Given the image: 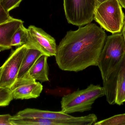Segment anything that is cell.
I'll use <instances>...</instances> for the list:
<instances>
[{
  "instance_id": "obj_1",
  "label": "cell",
  "mask_w": 125,
  "mask_h": 125,
  "mask_svg": "<svg viewBox=\"0 0 125 125\" xmlns=\"http://www.w3.org/2000/svg\"><path fill=\"white\" fill-rule=\"evenodd\" d=\"M106 38L105 31L95 23L67 32L57 46L55 57L58 66L64 71L75 72L97 66Z\"/></svg>"
},
{
  "instance_id": "obj_2",
  "label": "cell",
  "mask_w": 125,
  "mask_h": 125,
  "mask_svg": "<svg viewBox=\"0 0 125 125\" xmlns=\"http://www.w3.org/2000/svg\"><path fill=\"white\" fill-rule=\"evenodd\" d=\"M105 95L103 87L90 84L86 89L64 95L61 101V111L69 114L90 111L95 101Z\"/></svg>"
},
{
  "instance_id": "obj_3",
  "label": "cell",
  "mask_w": 125,
  "mask_h": 125,
  "mask_svg": "<svg viewBox=\"0 0 125 125\" xmlns=\"http://www.w3.org/2000/svg\"><path fill=\"white\" fill-rule=\"evenodd\" d=\"M125 52V40L122 33L106 37L98 62L103 80L108 78Z\"/></svg>"
},
{
  "instance_id": "obj_4",
  "label": "cell",
  "mask_w": 125,
  "mask_h": 125,
  "mask_svg": "<svg viewBox=\"0 0 125 125\" xmlns=\"http://www.w3.org/2000/svg\"><path fill=\"white\" fill-rule=\"evenodd\" d=\"M94 20L113 34L122 32L125 16L118 0H108L95 7Z\"/></svg>"
},
{
  "instance_id": "obj_5",
  "label": "cell",
  "mask_w": 125,
  "mask_h": 125,
  "mask_svg": "<svg viewBox=\"0 0 125 125\" xmlns=\"http://www.w3.org/2000/svg\"><path fill=\"white\" fill-rule=\"evenodd\" d=\"M66 19L69 23L81 26L94 20L95 0H63Z\"/></svg>"
},
{
  "instance_id": "obj_6",
  "label": "cell",
  "mask_w": 125,
  "mask_h": 125,
  "mask_svg": "<svg viewBox=\"0 0 125 125\" xmlns=\"http://www.w3.org/2000/svg\"><path fill=\"white\" fill-rule=\"evenodd\" d=\"M27 48L26 45L17 47L0 67V87L10 89L15 82Z\"/></svg>"
},
{
  "instance_id": "obj_7",
  "label": "cell",
  "mask_w": 125,
  "mask_h": 125,
  "mask_svg": "<svg viewBox=\"0 0 125 125\" xmlns=\"http://www.w3.org/2000/svg\"><path fill=\"white\" fill-rule=\"evenodd\" d=\"M28 30V41L26 45L27 47L37 49L48 57L55 56L57 45L54 38L34 26H29Z\"/></svg>"
},
{
  "instance_id": "obj_8",
  "label": "cell",
  "mask_w": 125,
  "mask_h": 125,
  "mask_svg": "<svg viewBox=\"0 0 125 125\" xmlns=\"http://www.w3.org/2000/svg\"><path fill=\"white\" fill-rule=\"evenodd\" d=\"M10 89L13 99L28 100L40 97L43 86L28 73L23 77L17 79Z\"/></svg>"
},
{
  "instance_id": "obj_9",
  "label": "cell",
  "mask_w": 125,
  "mask_h": 125,
  "mask_svg": "<svg viewBox=\"0 0 125 125\" xmlns=\"http://www.w3.org/2000/svg\"><path fill=\"white\" fill-rule=\"evenodd\" d=\"M97 117L94 114L84 116L65 119H49L27 118L10 120L11 125H91L97 122Z\"/></svg>"
},
{
  "instance_id": "obj_10",
  "label": "cell",
  "mask_w": 125,
  "mask_h": 125,
  "mask_svg": "<svg viewBox=\"0 0 125 125\" xmlns=\"http://www.w3.org/2000/svg\"><path fill=\"white\" fill-rule=\"evenodd\" d=\"M73 116L65 114L62 111L59 112L44 111L34 108H26L20 111L15 115L12 116L10 120L39 118L49 119H65L71 118Z\"/></svg>"
},
{
  "instance_id": "obj_11",
  "label": "cell",
  "mask_w": 125,
  "mask_h": 125,
  "mask_svg": "<svg viewBox=\"0 0 125 125\" xmlns=\"http://www.w3.org/2000/svg\"><path fill=\"white\" fill-rule=\"evenodd\" d=\"M23 24L22 20L13 17L0 24V51L11 48L12 36L17 29Z\"/></svg>"
},
{
  "instance_id": "obj_12",
  "label": "cell",
  "mask_w": 125,
  "mask_h": 125,
  "mask_svg": "<svg viewBox=\"0 0 125 125\" xmlns=\"http://www.w3.org/2000/svg\"><path fill=\"white\" fill-rule=\"evenodd\" d=\"M48 58L47 56L42 55L29 70V74L36 80L41 82L49 81Z\"/></svg>"
},
{
  "instance_id": "obj_13",
  "label": "cell",
  "mask_w": 125,
  "mask_h": 125,
  "mask_svg": "<svg viewBox=\"0 0 125 125\" xmlns=\"http://www.w3.org/2000/svg\"><path fill=\"white\" fill-rule=\"evenodd\" d=\"M42 55L43 54L38 50L28 48L22 61L17 79L22 78L27 74L34 62Z\"/></svg>"
},
{
  "instance_id": "obj_14",
  "label": "cell",
  "mask_w": 125,
  "mask_h": 125,
  "mask_svg": "<svg viewBox=\"0 0 125 125\" xmlns=\"http://www.w3.org/2000/svg\"><path fill=\"white\" fill-rule=\"evenodd\" d=\"M29 34L28 29L23 25L17 29L12 36L11 46L18 47L26 45L28 41Z\"/></svg>"
},
{
  "instance_id": "obj_15",
  "label": "cell",
  "mask_w": 125,
  "mask_h": 125,
  "mask_svg": "<svg viewBox=\"0 0 125 125\" xmlns=\"http://www.w3.org/2000/svg\"><path fill=\"white\" fill-rule=\"evenodd\" d=\"M95 125H125V114L115 115L108 119L96 122Z\"/></svg>"
},
{
  "instance_id": "obj_16",
  "label": "cell",
  "mask_w": 125,
  "mask_h": 125,
  "mask_svg": "<svg viewBox=\"0 0 125 125\" xmlns=\"http://www.w3.org/2000/svg\"><path fill=\"white\" fill-rule=\"evenodd\" d=\"M13 99L10 88L0 87V107L8 105Z\"/></svg>"
},
{
  "instance_id": "obj_17",
  "label": "cell",
  "mask_w": 125,
  "mask_h": 125,
  "mask_svg": "<svg viewBox=\"0 0 125 125\" xmlns=\"http://www.w3.org/2000/svg\"><path fill=\"white\" fill-rule=\"evenodd\" d=\"M23 0H0L1 6L7 12L19 6Z\"/></svg>"
},
{
  "instance_id": "obj_18",
  "label": "cell",
  "mask_w": 125,
  "mask_h": 125,
  "mask_svg": "<svg viewBox=\"0 0 125 125\" xmlns=\"http://www.w3.org/2000/svg\"><path fill=\"white\" fill-rule=\"evenodd\" d=\"M12 18L10 15L9 12H7L0 4V24L8 21Z\"/></svg>"
},
{
  "instance_id": "obj_19",
  "label": "cell",
  "mask_w": 125,
  "mask_h": 125,
  "mask_svg": "<svg viewBox=\"0 0 125 125\" xmlns=\"http://www.w3.org/2000/svg\"><path fill=\"white\" fill-rule=\"evenodd\" d=\"M11 116L9 114L0 115V125H11L10 121Z\"/></svg>"
},
{
  "instance_id": "obj_20",
  "label": "cell",
  "mask_w": 125,
  "mask_h": 125,
  "mask_svg": "<svg viewBox=\"0 0 125 125\" xmlns=\"http://www.w3.org/2000/svg\"><path fill=\"white\" fill-rule=\"evenodd\" d=\"M107 0H95L96 7L98 6V5H100L101 4Z\"/></svg>"
},
{
  "instance_id": "obj_21",
  "label": "cell",
  "mask_w": 125,
  "mask_h": 125,
  "mask_svg": "<svg viewBox=\"0 0 125 125\" xmlns=\"http://www.w3.org/2000/svg\"><path fill=\"white\" fill-rule=\"evenodd\" d=\"M122 7L125 9V0H118Z\"/></svg>"
},
{
  "instance_id": "obj_22",
  "label": "cell",
  "mask_w": 125,
  "mask_h": 125,
  "mask_svg": "<svg viewBox=\"0 0 125 125\" xmlns=\"http://www.w3.org/2000/svg\"><path fill=\"white\" fill-rule=\"evenodd\" d=\"M121 33L123 35V36H124V38H125V24H124V26H123V28Z\"/></svg>"
},
{
  "instance_id": "obj_23",
  "label": "cell",
  "mask_w": 125,
  "mask_h": 125,
  "mask_svg": "<svg viewBox=\"0 0 125 125\" xmlns=\"http://www.w3.org/2000/svg\"><path fill=\"white\" fill-rule=\"evenodd\" d=\"M122 61H121L122 63L125 65V52L124 53V55L123 56L122 58Z\"/></svg>"
},
{
  "instance_id": "obj_24",
  "label": "cell",
  "mask_w": 125,
  "mask_h": 125,
  "mask_svg": "<svg viewBox=\"0 0 125 125\" xmlns=\"http://www.w3.org/2000/svg\"></svg>"
}]
</instances>
